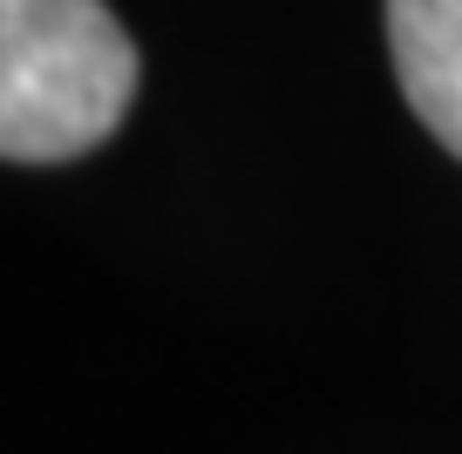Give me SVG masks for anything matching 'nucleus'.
I'll return each instance as SVG.
<instances>
[{
    "instance_id": "obj_1",
    "label": "nucleus",
    "mask_w": 462,
    "mask_h": 454,
    "mask_svg": "<svg viewBox=\"0 0 462 454\" xmlns=\"http://www.w3.org/2000/svg\"><path fill=\"white\" fill-rule=\"evenodd\" d=\"M136 75V41L102 0H0V157H88L130 115Z\"/></svg>"
},
{
    "instance_id": "obj_2",
    "label": "nucleus",
    "mask_w": 462,
    "mask_h": 454,
    "mask_svg": "<svg viewBox=\"0 0 462 454\" xmlns=\"http://www.w3.org/2000/svg\"><path fill=\"white\" fill-rule=\"evenodd\" d=\"M388 48L408 109L462 157V0H388Z\"/></svg>"
}]
</instances>
